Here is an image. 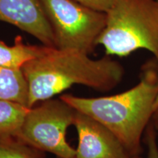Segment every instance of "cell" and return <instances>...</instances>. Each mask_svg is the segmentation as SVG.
I'll return each mask as SVG.
<instances>
[{"label":"cell","instance_id":"1","mask_svg":"<svg viewBox=\"0 0 158 158\" xmlns=\"http://www.w3.org/2000/svg\"><path fill=\"white\" fill-rule=\"evenodd\" d=\"M158 94V62L144 65L141 80L122 93L99 98L63 94L62 100L109 130L133 158L142 154L141 138L154 115Z\"/></svg>","mask_w":158,"mask_h":158},{"label":"cell","instance_id":"2","mask_svg":"<svg viewBox=\"0 0 158 158\" xmlns=\"http://www.w3.org/2000/svg\"><path fill=\"white\" fill-rule=\"evenodd\" d=\"M21 70L28 83L29 108L76 84L108 92L120 84L124 75L123 66L108 55L93 59L81 51L56 48Z\"/></svg>","mask_w":158,"mask_h":158},{"label":"cell","instance_id":"3","mask_svg":"<svg viewBox=\"0 0 158 158\" xmlns=\"http://www.w3.org/2000/svg\"><path fill=\"white\" fill-rule=\"evenodd\" d=\"M97 40L106 55L124 57L144 49L158 62V0H114Z\"/></svg>","mask_w":158,"mask_h":158},{"label":"cell","instance_id":"4","mask_svg":"<svg viewBox=\"0 0 158 158\" xmlns=\"http://www.w3.org/2000/svg\"><path fill=\"white\" fill-rule=\"evenodd\" d=\"M41 3L54 33L56 48L89 55L93 52L106 26L105 12L76 0H41Z\"/></svg>","mask_w":158,"mask_h":158},{"label":"cell","instance_id":"5","mask_svg":"<svg viewBox=\"0 0 158 158\" xmlns=\"http://www.w3.org/2000/svg\"><path fill=\"white\" fill-rule=\"evenodd\" d=\"M40 102L29 109L18 141L57 158H75L76 149L68 143L66 134L76 110L60 98Z\"/></svg>","mask_w":158,"mask_h":158},{"label":"cell","instance_id":"6","mask_svg":"<svg viewBox=\"0 0 158 158\" xmlns=\"http://www.w3.org/2000/svg\"><path fill=\"white\" fill-rule=\"evenodd\" d=\"M78 137L75 158H133L109 130L76 111L73 124Z\"/></svg>","mask_w":158,"mask_h":158},{"label":"cell","instance_id":"7","mask_svg":"<svg viewBox=\"0 0 158 158\" xmlns=\"http://www.w3.org/2000/svg\"><path fill=\"white\" fill-rule=\"evenodd\" d=\"M0 21L28 33L43 45L56 48L41 0H0Z\"/></svg>","mask_w":158,"mask_h":158},{"label":"cell","instance_id":"8","mask_svg":"<svg viewBox=\"0 0 158 158\" xmlns=\"http://www.w3.org/2000/svg\"><path fill=\"white\" fill-rule=\"evenodd\" d=\"M51 47L25 44L22 37L17 36L14 44L7 45L0 40V66L11 69H22L24 65L48 52Z\"/></svg>","mask_w":158,"mask_h":158},{"label":"cell","instance_id":"9","mask_svg":"<svg viewBox=\"0 0 158 158\" xmlns=\"http://www.w3.org/2000/svg\"><path fill=\"white\" fill-rule=\"evenodd\" d=\"M29 109L19 102L0 100V142L18 140Z\"/></svg>","mask_w":158,"mask_h":158},{"label":"cell","instance_id":"10","mask_svg":"<svg viewBox=\"0 0 158 158\" xmlns=\"http://www.w3.org/2000/svg\"><path fill=\"white\" fill-rule=\"evenodd\" d=\"M0 100L16 102L29 107V86L21 69L0 66Z\"/></svg>","mask_w":158,"mask_h":158},{"label":"cell","instance_id":"11","mask_svg":"<svg viewBox=\"0 0 158 158\" xmlns=\"http://www.w3.org/2000/svg\"><path fill=\"white\" fill-rule=\"evenodd\" d=\"M39 152L18 140L0 142V158H45Z\"/></svg>","mask_w":158,"mask_h":158},{"label":"cell","instance_id":"12","mask_svg":"<svg viewBox=\"0 0 158 158\" xmlns=\"http://www.w3.org/2000/svg\"><path fill=\"white\" fill-rule=\"evenodd\" d=\"M146 142L147 147V158H158V144L154 124H149L147 128Z\"/></svg>","mask_w":158,"mask_h":158},{"label":"cell","instance_id":"13","mask_svg":"<svg viewBox=\"0 0 158 158\" xmlns=\"http://www.w3.org/2000/svg\"><path fill=\"white\" fill-rule=\"evenodd\" d=\"M76 1L96 10L106 13L113 3L114 0H76Z\"/></svg>","mask_w":158,"mask_h":158},{"label":"cell","instance_id":"14","mask_svg":"<svg viewBox=\"0 0 158 158\" xmlns=\"http://www.w3.org/2000/svg\"><path fill=\"white\" fill-rule=\"evenodd\" d=\"M152 118L154 119V122H155V124H156L158 127V109L155 111Z\"/></svg>","mask_w":158,"mask_h":158},{"label":"cell","instance_id":"15","mask_svg":"<svg viewBox=\"0 0 158 158\" xmlns=\"http://www.w3.org/2000/svg\"><path fill=\"white\" fill-rule=\"evenodd\" d=\"M158 109V94H157V98H156V100H155V105H154V110H157ZM155 113V112H154Z\"/></svg>","mask_w":158,"mask_h":158}]
</instances>
